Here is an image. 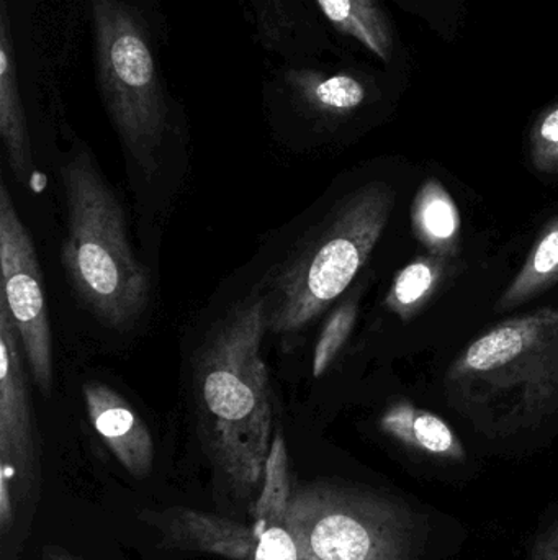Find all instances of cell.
I'll list each match as a JSON object with an SVG mask.
<instances>
[{
	"label": "cell",
	"mask_w": 558,
	"mask_h": 560,
	"mask_svg": "<svg viewBox=\"0 0 558 560\" xmlns=\"http://www.w3.org/2000/svg\"><path fill=\"white\" fill-rule=\"evenodd\" d=\"M265 332V299L254 292L213 326L193 361V392L213 459L242 492L262 482L274 438Z\"/></svg>",
	"instance_id": "cell-1"
},
{
	"label": "cell",
	"mask_w": 558,
	"mask_h": 560,
	"mask_svg": "<svg viewBox=\"0 0 558 560\" xmlns=\"http://www.w3.org/2000/svg\"><path fill=\"white\" fill-rule=\"evenodd\" d=\"M446 397L490 440L539 430L558 413V303L498 323L446 372Z\"/></svg>",
	"instance_id": "cell-2"
},
{
	"label": "cell",
	"mask_w": 558,
	"mask_h": 560,
	"mask_svg": "<svg viewBox=\"0 0 558 560\" xmlns=\"http://www.w3.org/2000/svg\"><path fill=\"white\" fill-rule=\"evenodd\" d=\"M87 13L105 112L128 156L153 177L174 114L163 61V0H87Z\"/></svg>",
	"instance_id": "cell-3"
},
{
	"label": "cell",
	"mask_w": 558,
	"mask_h": 560,
	"mask_svg": "<svg viewBox=\"0 0 558 560\" xmlns=\"http://www.w3.org/2000/svg\"><path fill=\"white\" fill-rule=\"evenodd\" d=\"M68 210L62 266L79 300L98 322L130 329L150 302V276L128 240L121 203L84 144L61 166Z\"/></svg>",
	"instance_id": "cell-4"
},
{
	"label": "cell",
	"mask_w": 558,
	"mask_h": 560,
	"mask_svg": "<svg viewBox=\"0 0 558 560\" xmlns=\"http://www.w3.org/2000/svg\"><path fill=\"white\" fill-rule=\"evenodd\" d=\"M396 192L373 180L344 196L277 266L262 292L268 332L294 335L346 292L382 238Z\"/></svg>",
	"instance_id": "cell-5"
},
{
	"label": "cell",
	"mask_w": 558,
	"mask_h": 560,
	"mask_svg": "<svg viewBox=\"0 0 558 560\" xmlns=\"http://www.w3.org/2000/svg\"><path fill=\"white\" fill-rule=\"evenodd\" d=\"M287 526L300 560H419L426 522L399 497L337 480L292 489Z\"/></svg>",
	"instance_id": "cell-6"
},
{
	"label": "cell",
	"mask_w": 558,
	"mask_h": 560,
	"mask_svg": "<svg viewBox=\"0 0 558 560\" xmlns=\"http://www.w3.org/2000/svg\"><path fill=\"white\" fill-rule=\"evenodd\" d=\"M19 331L0 299V539L15 560L28 538L41 487V460Z\"/></svg>",
	"instance_id": "cell-7"
},
{
	"label": "cell",
	"mask_w": 558,
	"mask_h": 560,
	"mask_svg": "<svg viewBox=\"0 0 558 560\" xmlns=\"http://www.w3.org/2000/svg\"><path fill=\"white\" fill-rule=\"evenodd\" d=\"M403 78L366 59L343 55L337 61L278 62L265 92L272 104L320 131H336L389 101Z\"/></svg>",
	"instance_id": "cell-8"
},
{
	"label": "cell",
	"mask_w": 558,
	"mask_h": 560,
	"mask_svg": "<svg viewBox=\"0 0 558 560\" xmlns=\"http://www.w3.org/2000/svg\"><path fill=\"white\" fill-rule=\"evenodd\" d=\"M0 299L19 331L29 374L48 397L52 388V341L41 268L32 236L3 183L0 186Z\"/></svg>",
	"instance_id": "cell-9"
},
{
	"label": "cell",
	"mask_w": 558,
	"mask_h": 560,
	"mask_svg": "<svg viewBox=\"0 0 558 560\" xmlns=\"http://www.w3.org/2000/svg\"><path fill=\"white\" fill-rule=\"evenodd\" d=\"M256 39L278 62L340 55L328 26L308 0H241Z\"/></svg>",
	"instance_id": "cell-10"
},
{
	"label": "cell",
	"mask_w": 558,
	"mask_h": 560,
	"mask_svg": "<svg viewBox=\"0 0 558 560\" xmlns=\"http://www.w3.org/2000/svg\"><path fill=\"white\" fill-rule=\"evenodd\" d=\"M330 30L370 61L405 79L409 52L383 0H308Z\"/></svg>",
	"instance_id": "cell-11"
},
{
	"label": "cell",
	"mask_w": 558,
	"mask_h": 560,
	"mask_svg": "<svg viewBox=\"0 0 558 560\" xmlns=\"http://www.w3.org/2000/svg\"><path fill=\"white\" fill-rule=\"evenodd\" d=\"M88 420L105 446L130 476L144 479L154 463V441L150 428L123 395L102 382L82 388Z\"/></svg>",
	"instance_id": "cell-12"
},
{
	"label": "cell",
	"mask_w": 558,
	"mask_h": 560,
	"mask_svg": "<svg viewBox=\"0 0 558 560\" xmlns=\"http://www.w3.org/2000/svg\"><path fill=\"white\" fill-rule=\"evenodd\" d=\"M141 518L146 525L154 526L167 545L182 551L248 560L254 548V525H245L216 513L173 506L159 513H143Z\"/></svg>",
	"instance_id": "cell-13"
},
{
	"label": "cell",
	"mask_w": 558,
	"mask_h": 560,
	"mask_svg": "<svg viewBox=\"0 0 558 560\" xmlns=\"http://www.w3.org/2000/svg\"><path fill=\"white\" fill-rule=\"evenodd\" d=\"M290 459L281 431L272 438L265 463L261 493L254 505L256 542L248 560H300L294 536L288 532L287 510L290 502Z\"/></svg>",
	"instance_id": "cell-14"
},
{
	"label": "cell",
	"mask_w": 558,
	"mask_h": 560,
	"mask_svg": "<svg viewBox=\"0 0 558 560\" xmlns=\"http://www.w3.org/2000/svg\"><path fill=\"white\" fill-rule=\"evenodd\" d=\"M0 140L7 163L20 184L33 174L32 138L26 117L23 79L15 32L9 15L0 10Z\"/></svg>",
	"instance_id": "cell-15"
},
{
	"label": "cell",
	"mask_w": 558,
	"mask_h": 560,
	"mask_svg": "<svg viewBox=\"0 0 558 560\" xmlns=\"http://www.w3.org/2000/svg\"><path fill=\"white\" fill-rule=\"evenodd\" d=\"M379 427L405 450L436 463L462 464L467 459L464 444L451 424L409 401L390 405L380 417Z\"/></svg>",
	"instance_id": "cell-16"
},
{
	"label": "cell",
	"mask_w": 558,
	"mask_h": 560,
	"mask_svg": "<svg viewBox=\"0 0 558 560\" xmlns=\"http://www.w3.org/2000/svg\"><path fill=\"white\" fill-rule=\"evenodd\" d=\"M412 226L429 255L451 259L461 242L462 219L458 203L438 179H428L412 203Z\"/></svg>",
	"instance_id": "cell-17"
},
{
	"label": "cell",
	"mask_w": 558,
	"mask_h": 560,
	"mask_svg": "<svg viewBox=\"0 0 558 560\" xmlns=\"http://www.w3.org/2000/svg\"><path fill=\"white\" fill-rule=\"evenodd\" d=\"M558 282V217L550 220L536 245L531 249L523 269L497 302V312H510L536 299Z\"/></svg>",
	"instance_id": "cell-18"
},
{
	"label": "cell",
	"mask_w": 558,
	"mask_h": 560,
	"mask_svg": "<svg viewBox=\"0 0 558 560\" xmlns=\"http://www.w3.org/2000/svg\"><path fill=\"white\" fill-rule=\"evenodd\" d=\"M449 259L439 256H419L406 265L393 279L387 293L385 306L396 316L408 322L429 302L439 283L444 279Z\"/></svg>",
	"instance_id": "cell-19"
},
{
	"label": "cell",
	"mask_w": 558,
	"mask_h": 560,
	"mask_svg": "<svg viewBox=\"0 0 558 560\" xmlns=\"http://www.w3.org/2000/svg\"><path fill=\"white\" fill-rule=\"evenodd\" d=\"M446 43H454L467 20V0H393Z\"/></svg>",
	"instance_id": "cell-20"
},
{
	"label": "cell",
	"mask_w": 558,
	"mask_h": 560,
	"mask_svg": "<svg viewBox=\"0 0 558 560\" xmlns=\"http://www.w3.org/2000/svg\"><path fill=\"white\" fill-rule=\"evenodd\" d=\"M357 318V302L354 299L341 303L324 322L320 338L314 345L313 351V375L320 378L327 374L330 365L333 364L341 349L346 345L347 338L353 332Z\"/></svg>",
	"instance_id": "cell-21"
},
{
	"label": "cell",
	"mask_w": 558,
	"mask_h": 560,
	"mask_svg": "<svg viewBox=\"0 0 558 560\" xmlns=\"http://www.w3.org/2000/svg\"><path fill=\"white\" fill-rule=\"evenodd\" d=\"M530 154L533 166L558 176V101L547 105L531 127Z\"/></svg>",
	"instance_id": "cell-22"
},
{
	"label": "cell",
	"mask_w": 558,
	"mask_h": 560,
	"mask_svg": "<svg viewBox=\"0 0 558 560\" xmlns=\"http://www.w3.org/2000/svg\"><path fill=\"white\" fill-rule=\"evenodd\" d=\"M530 560H558V509L541 523L531 546Z\"/></svg>",
	"instance_id": "cell-23"
},
{
	"label": "cell",
	"mask_w": 558,
	"mask_h": 560,
	"mask_svg": "<svg viewBox=\"0 0 558 560\" xmlns=\"http://www.w3.org/2000/svg\"><path fill=\"white\" fill-rule=\"evenodd\" d=\"M41 558L43 560H85L58 545H46L43 548Z\"/></svg>",
	"instance_id": "cell-24"
}]
</instances>
